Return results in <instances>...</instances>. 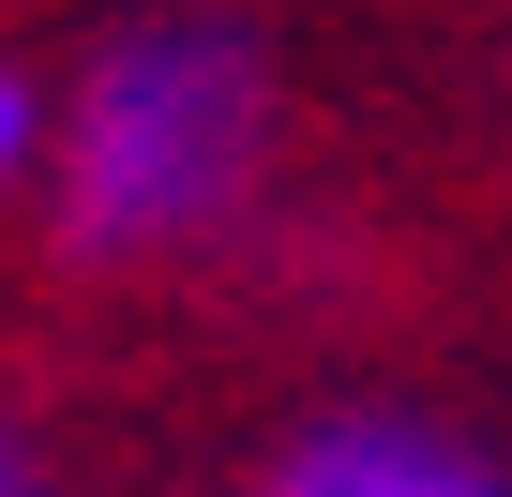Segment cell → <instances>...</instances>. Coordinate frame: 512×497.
Here are the masks:
<instances>
[{"mask_svg":"<svg viewBox=\"0 0 512 497\" xmlns=\"http://www.w3.org/2000/svg\"><path fill=\"white\" fill-rule=\"evenodd\" d=\"M256 136H272V76L226 16H136L61 136H46V211H61V257H166V241L226 226L256 181Z\"/></svg>","mask_w":512,"mask_h":497,"instance_id":"6da1fadb","label":"cell"},{"mask_svg":"<svg viewBox=\"0 0 512 497\" xmlns=\"http://www.w3.org/2000/svg\"><path fill=\"white\" fill-rule=\"evenodd\" d=\"M256 497H512V467L497 452H467V437H437V422H392V407H362V422H317Z\"/></svg>","mask_w":512,"mask_h":497,"instance_id":"7a4b0ae2","label":"cell"},{"mask_svg":"<svg viewBox=\"0 0 512 497\" xmlns=\"http://www.w3.org/2000/svg\"><path fill=\"white\" fill-rule=\"evenodd\" d=\"M46 136H61V121H46V91H31L16 61H0V196H16V181L46 166Z\"/></svg>","mask_w":512,"mask_h":497,"instance_id":"3957f363","label":"cell"},{"mask_svg":"<svg viewBox=\"0 0 512 497\" xmlns=\"http://www.w3.org/2000/svg\"><path fill=\"white\" fill-rule=\"evenodd\" d=\"M0 497H46V482H31V452H16V437H0Z\"/></svg>","mask_w":512,"mask_h":497,"instance_id":"277c9868","label":"cell"}]
</instances>
